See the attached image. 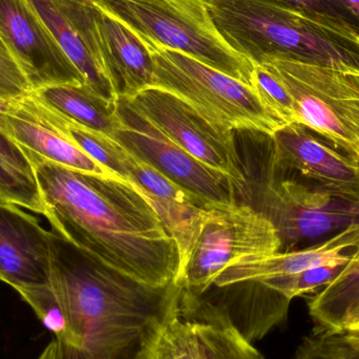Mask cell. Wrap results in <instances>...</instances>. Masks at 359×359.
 Segmentation results:
<instances>
[{
  "mask_svg": "<svg viewBox=\"0 0 359 359\" xmlns=\"http://www.w3.org/2000/svg\"><path fill=\"white\" fill-rule=\"evenodd\" d=\"M52 229L109 267L154 287L178 284V246L128 182L84 174L25 151Z\"/></svg>",
  "mask_w": 359,
  "mask_h": 359,
  "instance_id": "cell-1",
  "label": "cell"
},
{
  "mask_svg": "<svg viewBox=\"0 0 359 359\" xmlns=\"http://www.w3.org/2000/svg\"><path fill=\"white\" fill-rule=\"evenodd\" d=\"M50 285L69 327L57 359H153L181 285L139 282L50 231Z\"/></svg>",
  "mask_w": 359,
  "mask_h": 359,
  "instance_id": "cell-2",
  "label": "cell"
},
{
  "mask_svg": "<svg viewBox=\"0 0 359 359\" xmlns=\"http://www.w3.org/2000/svg\"><path fill=\"white\" fill-rule=\"evenodd\" d=\"M224 39L253 67L273 59L359 76V36L274 0H205Z\"/></svg>",
  "mask_w": 359,
  "mask_h": 359,
  "instance_id": "cell-3",
  "label": "cell"
},
{
  "mask_svg": "<svg viewBox=\"0 0 359 359\" xmlns=\"http://www.w3.org/2000/svg\"><path fill=\"white\" fill-rule=\"evenodd\" d=\"M147 48L187 55L252 86L255 67L217 31L205 0H93Z\"/></svg>",
  "mask_w": 359,
  "mask_h": 359,
  "instance_id": "cell-4",
  "label": "cell"
},
{
  "mask_svg": "<svg viewBox=\"0 0 359 359\" xmlns=\"http://www.w3.org/2000/svg\"><path fill=\"white\" fill-rule=\"evenodd\" d=\"M147 48L155 69L153 88L176 95L215 126L268 137L284 128L252 86L182 53Z\"/></svg>",
  "mask_w": 359,
  "mask_h": 359,
  "instance_id": "cell-5",
  "label": "cell"
},
{
  "mask_svg": "<svg viewBox=\"0 0 359 359\" xmlns=\"http://www.w3.org/2000/svg\"><path fill=\"white\" fill-rule=\"evenodd\" d=\"M288 90L297 123L359 161V76L314 63H263Z\"/></svg>",
  "mask_w": 359,
  "mask_h": 359,
  "instance_id": "cell-6",
  "label": "cell"
},
{
  "mask_svg": "<svg viewBox=\"0 0 359 359\" xmlns=\"http://www.w3.org/2000/svg\"><path fill=\"white\" fill-rule=\"evenodd\" d=\"M280 250L276 227L255 207L211 205L178 284L184 294L200 297L229 266Z\"/></svg>",
  "mask_w": 359,
  "mask_h": 359,
  "instance_id": "cell-7",
  "label": "cell"
},
{
  "mask_svg": "<svg viewBox=\"0 0 359 359\" xmlns=\"http://www.w3.org/2000/svg\"><path fill=\"white\" fill-rule=\"evenodd\" d=\"M124 100L174 144L208 168L229 177L241 194L246 191L248 179L233 130L215 126L191 105L162 88H147Z\"/></svg>",
  "mask_w": 359,
  "mask_h": 359,
  "instance_id": "cell-8",
  "label": "cell"
},
{
  "mask_svg": "<svg viewBox=\"0 0 359 359\" xmlns=\"http://www.w3.org/2000/svg\"><path fill=\"white\" fill-rule=\"evenodd\" d=\"M257 210L276 227L280 251L334 236L359 223V203L297 180L270 179L263 184Z\"/></svg>",
  "mask_w": 359,
  "mask_h": 359,
  "instance_id": "cell-9",
  "label": "cell"
},
{
  "mask_svg": "<svg viewBox=\"0 0 359 359\" xmlns=\"http://www.w3.org/2000/svg\"><path fill=\"white\" fill-rule=\"evenodd\" d=\"M117 104L121 126L111 137L126 151L210 204L238 203V187L229 177L208 168L174 144L124 99H118Z\"/></svg>",
  "mask_w": 359,
  "mask_h": 359,
  "instance_id": "cell-10",
  "label": "cell"
},
{
  "mask_svg": "<svg viewBox=\"0 0 359 359\" xmlns=\"http://www.w3.org/2000/svg\"><path fill=\"white\" fill-rule=\"evenodd\" d=\"M0 36L14 55L32 92L62 84H86L32 0H0Z\"/></svg>",
  "mask_w": 359,
  "mask_h": 359,
  "instance_id": "cell-11",
  "label": "cell"
},
{
  "mask_svg": "<svg viewBox=\"0 0 359 359\" xmlns=\"http://www.w3.org/2000/svg\"><path fill=\"white\" fill-rule=\"evenodd\" d=\"M274 170L294 172L339 198L359 203V161L299 123L271 137Z\"/></svg>",
  "mask_w": 359,
  "mask_h": 359,
  "instance_id": "cell-12",
  "label": "cell"
},
{
  "mask_svg": "<svg viewBox=\"0 0 359 359\" xmlns=\"http://www.w3.org/2000/svg\"><path fill=\"white\" fill-rule=\"evenodd\" d=\"M124 181L155 209L178 246L180 276L189 261L210 203L170 181L155 168L126 151Z\"/></svg>",
  "mask_w": 359,
  "mask_h": 359,
  "instance_id": "cell-13",
  "label": "cell"
},
{
  "mask_svg": "<svg viewBox=\"0 0 359 359\" xmlns=\"http://www.w3.org/2000/svg\"><path fill=\"white\" fill-rule=\"evenodd\" d=\"M0 130L21 149L46 161L84 174L117 178L65 136L44 116L32 93L0 100Z\"/></svg>",
  "mask_w": 359,
  "mask_h": 359,
  "instance_id": "cell-14",
  "label": "cell"
},
{
  "mask_svg": "<svg viewBox=\"0 0 359 359\" xmlns=\"http://www.w3.org/2000/svg\"><path fill=\"white\" fill-rule=\"evenodd\" d=\"M88 86L107 100L118 101L101 62L93 0H32Z\"/></svg>",
  "mask_w": 359,
  "mask_h": 359,
  "instance_id": "cell-15",
  "label": "cell"
},
{
  "mask_svg": "<svg viewBox=\"0 0 359 359\" xmlns=\"http://www.w3.org/2000/svg\"><path fill=\"white\" fill-rule=\"evenodd\" d=\"M0 280L15 290L50 284V231L17 205L2 201Z\"/></svg>",
  "mask_w": 359,
  "mask_h": 359,
  "instance_id": "cell-16",
  "label": "cell"
},
{
  "mask_svg": "<svg viewBox=\"0 0 359 359\" xmlns=\"http://www.w3.org/2000/svg\"><path fill=\"white\" fill-rule=\"evenodd\" d=\"M358 251L359 223L337 232L316 246L243 259L222 271L213 285L222 287L246 280L262 282L334 262L349 263Z\"/></svg>",
  "mask_w": 359,
  "mask_h": 359,
  "instance_id": "cell-17",
  "label": "cell"
},
{
  "mask_svg": "<svg viewBox=\"0 0 359 359\" xmlns=\"http://www.w3.org/2000/svg\"><path fill=\"white\" fill-rule=\"evenodd\" d=\"M95 27L101 62L117 99H130L153 88L155 69L147 46L126 25L97 6Z\"/></svg>",
  "mask_w": 359,
  "mask_h": 359,
  "instance_id": "cell-18",
  "label": "cell"
},
{
  "mask_svg": "<svg viewBox=\"0 0 359 359\" xmlns=\"http://www.w3.org/2000/svg\"><path fill=\"white\" fill-rule=\"evenodd\" d=\"M219 310L247 341H259L286 320L291 301L257 280L212 285L200 295Z\"/></svg>",
  "mask_w": 359,
  "mask_h": 359,
  "instance_id": "cell-19",
  "label": "cell"
},
{
  "mask_svg": "<svg viewBox=\"0 0 359 359\" xmlns=\"http://www.w3.org/2000/svg\"><path fill=\"white\" fill-rule=\"evenodd\" d=\"M180 314L191 323L201 359H264L252 344L202 297L182 293Z\"/></svg>",
  "mask_w": 359,
  "mask_h": 359,
  "instance_id": "cell-20",
  "label": "cell"
},
{
  "mask_svg": "<svg viewBox=\"0 0 359 359\" xmlns=\"http://www.w3.org/2000/svg\"><path fill=\"white\" fill-rule=\"evenodd\" d=\"M32 94L46 107L100 134L113 136L121 126L117 101L107 100L86 84L48 86Z\"/></svg>",
  "mask_w": 359,
  "mask_h": 359,
  "instance_id": "cell-21",
  "label": "cell"
},
{
  "mask_svg": "<svg viewBox=\"0 0 359 359\" xmlns=\"http://www.w3.org/2000/svg\"><path fill=\"white\" fill-rule=\"evenodd\" d=\"M359 304V251L337 278L309 297L314 332L341 333L350 312Z\"/></svg>",
  "mask_w": 359,
  "mask_h": 359,
  "instance_id": "cell-22",
  "label": "cell"
},
{
  "mask_svg": "<svg viewBox=\"0 0 359 359\" xmlns=\"http://www.w3.org/2000/svg\"><path fill=\"white\" fill-rule=\"evenodd\" d=\"M0 201L44 215L37 180L22 149L0 130Z\"/></svg>",
  "mask_w": 359,
  "mask_h": 359,
  "instance_id": "cell-23",
  "label": "cell"
},
{
  "mask_svg": "<svg viewBox=\"0 0 359 359\" xmlns=\"http://www.w3.org/2000/svg\"><path fill=\"white\" fill-rule=\"evenodd\" d=\"M347 264L343 262H334V263L309 268L291 276H278V278L262 280V283L282 293L290 301L297 297H307L309 299L331 284Z\"/></svg>",
  "mask_w": 359,
  "mask_h": 359,
  "instance_id": "cell-24",
  "label": "cell"
},
{
  "mask_svg": "<svg viewBox=\"0 0 359 359\" xmlns=\"http://www.w3.org/2000/svg\"><path fill=\"white\" fill-rule=\"evenodd\" d=\"M20 297L31 306L40 322L55 335L57 345H65L69 337V327L65 312L50 285L16 289Z\"/></svg>",
  "mask_w": 359,
  "mask_h": 359,
  "instance_id": "cell-25",
  "label": "cell"
},
{
  "mask_svg": "<svg viewBox=\"0 0 359 359\" xmlns=\"http://www.w3.org/2000/svg\"><path fill=\"white\" fill-rule=\"evenodd\" d=\"M153 359H201L191 323L181 314L170 318L156 344Z\"/></svg>",
  "mask_w": 359,
  "mask_h": 359,
  "instance_id": "cell-26",
  "label": "cell"
},
{
  "mask_svg": "<svg viewBox=\"0 0 359 359\" xmlns=\"http://www.w3.org/2000/svg\"><path fill=\"white\" fill-rule=\"evenodd\" d=\"M252 88L266 107L284 126L297 123L294 105L288 90L278 77L264 65L255 67Z\"/></svg>",
  "mask_w": 359,
  "mask_h": 359,
  "instance_id": "cell-27",
  "label": "cell"
},
{
  "mask_svg": "<svg viewBox=\"0 0 359 359\" xmlns=\"http://www.w3.org/2000/svg\"><path fill=\"white\" fill-rule=\"evenodd\" d=\"M299 12L330 21L359 36V17L343 0H274Z\"/></svg>",
  "mask_w": 359,
  "mask_h": 359,
  "instance_id": "cell-28",
  "label": "cell"
},
{
  "mask_svg": "<svg viewBox=\"0 0 359 359\" xmlns=\"http://www.w3.org/2000/svg\"><path fill=\"white\" fill-rule=\"evenodd\" d=\"M31 92L20 65L0 36V100L19 98Z\"/></svg>",
  "mask_w": 359,
  "mask_h": 359,
  "instance_id": "cell-29",
  "label": "cell"
},
{
  "mask_svg": "<svg viewBox=\"0 0 359 359\" xmlns=\"http://www.w3.org/2000/svg\"><path fill=\"white\" fill-rule=\"evenodd\" d=\"M293 359H350L339 333L314 332L304 337Z\"/></svg>",
  "mask_w": 359,
  "mask_h": 359,
  "instance_id": "cell-30",
  "label": "cell"
},
{
  "mask_svg": "<svg viewBox=\"0 0 359 359\" xmlns=\"http://www.w3.org/2000/svg\"><path fill=\"white\" fill-rule=\"evenodd\" d=\"M344 350L350 359H359V333H339Z\"/></svg>",
  "mask_w": 359,
  "mask_h": 359,
  "instance_id": "cell-31",
  "label": "cell"
},
{
  "mask_svg": "<svg viewBox=\"0 0 359 359\" xmlns=\"http://www.w3.org/2000/svg\"><path fill=\"white\" fill-rule=\"evenodd\" d=\"M341 332L359 333V304L346 318Z\"/></svg>",
  "mask_w": 359,
  "mask_h": 359,
  "instance_id": "cell-32",
  "label": "cell"
},
{
  "mask_svg": "<svg viewBox=\"0 0 359 359\" xmlns=\"http://www.w3.org/2000/svg\"><path fill=\"white\" fill-rule=\"evenodd\" d=\"M37 359H57V341H50Z\"/></svg>",
  "mask_w": 359,
  "mask_h": 359,
  "instance_id": "cell-33",
  "label": "cell"
},
{
  "mask_svg": "<svg viewBox=\"0 0 359 359\" xmlns=\"http://www.w3.org/2000/svg\"><path fill=\"white\" fill-rule=\"evenodd\" d=\"M347 6L353 10V12L359 17V0H343Z\"/></svg>",
  "mask_w": 359,
  "mask_h": 359,
  "instance_id": "cell-34",
  "label": "cell"
}]
</instances>
